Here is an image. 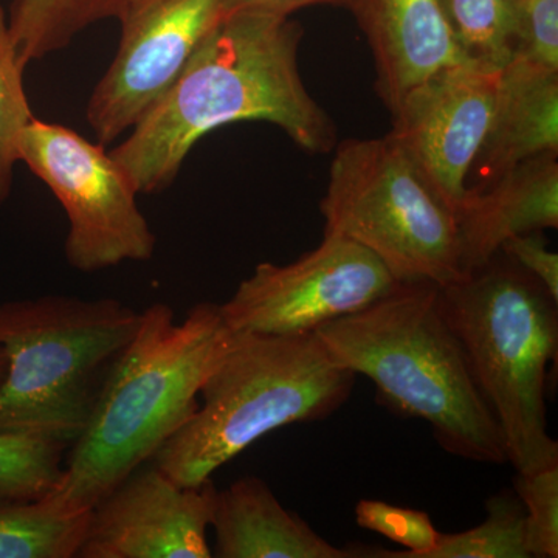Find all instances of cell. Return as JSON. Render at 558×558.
I'll use <instances>...</instances> for the list:
<instances>
[{"label":"cell","instance_id":"cell-26","mask_svg":"<svg viewBox=\"0 0 558 558\" xmlns=\"http://www.w3.org/2000/svg\"><path fill=\"white\" fill-rule=\"evenodd\" d=\"M501 252L538 279L549 295L558 301V255L550 252L542 231L510 238L502 244Z\"/></svg>","mask_w":558,"mask_h":558},{"label":"cell","instance_id":"cell-23","mask_svg":"<svg viewBox=\"0 0 558 558\" xmlns=\"http://www.w3.org/2000/svg\"><path fill=\"white\" fill-rule=\"evenodd\" d=\"M360 527L376 532L381 537L402 545L407 550H360V557L369 558H425L438 546L440 532L427 512L399 508L379 499H362L355 508Z\"/></svg>","mask_w":558,"mask_h":558},{"label":"cell","instance_id":"cell-28","mask_svg":"<svg viewBox=\"0 0 558 558\" xmlns=\"http://www.w3.org/2000/svg\"><path fill=\"white\" fill-rule=\"evenodd\" d=\"M7 374V355L3 349L0 348V385H2L3 377Z\"/></svg>","mask_w":558,"mask_h":558},{"label":"cell","instance_id":"cell-12","mask_svg":"<svg viewBox=\"0 0 558 558\" xmlns=\"http://www.w3.org/2000/svg\"><path fill=\"white\" fill-rule=\"evenodd\" d=\"M216 488L175 483L146 462L90 509L80 558H209Z\"/></svg>","mask_w":558,"mask_h":558},{"label":"cell","instance_id":"cell-8","mask_svg":"<svg viewBox=\"0 0 558 558\" xmlns=\"http://www.w3.org/2000/svg\"><path fill=\"white\" fill-rule=\"evenodd\" d=\"M20 161L38 175L68 213L65 259L80 271L148 260L156 234L140 211L137 191L101 143L57 123L33 119L22 131Z\"/></svg>","mask_w":558,"mask_h":558},{"label":"cell","instance_id":"cell-24","mask_svg":"<svg viewBox=\"0 0 558 558\" xmlns=\"http://www.w3.org/2000/svg\"><path fill=\"white\" fill-rule=\"evenodd\" d=\"M513 492L526 510L531 558L558 557V464L513 480Z\"/></svg>","mask_w":558,"mask_h":558},{"label":"cell","instance_id":"cell-10","mask_svg":"<svg viewBox=\"0 0 558 558\" xmlns=\"http://www.w3.org/2000/svg\"><path fill=\"white\" fill-rule=\"evenodd\" d=\"M226 17V0H126L116 58L87 105L102 146L131 131L161 100L209 33Z\"/></svg>","mask_w":558,"mask_h":558},{"label":"cell","instance_id":"cell-18","mask_svg":"<svg viewBox=\"0 0 558 558\" xmlns=\"http://www.w3.org/2000/svg\"><path fill=\"white\" fill-rule=\"evenodd\" d=\"M126 0H14L9 31L17 57L32 61L57 53L90 25L119 20Z\"/></svg>","mask_w":558,"mask_h":558},{"label":"cell","instance_id":"cell-22","mask_svg":"<svg viewBox=\"0 0 558 558\" xmlns=\"http://www.w3.org/2000/svg\"><path fill=\"white\" fill-rule=\"evenodd\" d=\"M24 70L10 36L9 17L0 9V205L13 186L22 131L35 119L24 89Z\"/></svg>","mask_w":558,"mask_h":558},{"label":"cell","instance_id":"cell-11","mask_svg":"<svg viewBox=\"0 0 558 558\" xmlns=\"http://www.w3.org/2000/svg\"><path fill=\"white\" fill-rule=\"evenodd\" d=\"M501 70L472 61L447 65L411 87L389 110V137L409 154L457 218L490 131Z\"/></svg>","mask_w":558,"mask_h":558},{"label":"cell","instance_id":"cell-5","mask_svg":"<svg viewBox=\"0 0 558 558\" xmlns=\"http://www.w3.org/2000/svg\"><path fill=\"white\" fill-rule=\"evenodd\" d=\"M440 292L508 462L521 475L558 464L545 402L558 352V301L505 252Z\"/></svg>","mask_w":558,"mask_h":558},{"label":"cell","instance_id":"cell-16","mask_svg":"<svg viewBox=\"0 0 558 558\" xmlns=\"http://www.w3.org/2000/svg\"><path fill=\"white\" fill-rule=\"evenodd\" d=\"M218 558H359L337 548L275 497L266 481L244 476L216 492L211 524Z\"/></svg>","mask_w":558,"mask_h":558},{"label":"cell","instance_id":"cell-25","mask_svg":"<svg viewBox=\"0 0 558 558\" xmlns=\"http://www.w3.org/2000/svg\"><path fill=\"white\" fill-rule=\"evenodd\" d=\"M513 58L558 70V0H515Z\"/></svg>","mask_w":558,"mask_h":558},{"label":"cell","instance_id":"cell-21","mask_svg":"<svg viewBox=\"0 0 558 558\" xmlns=\"http://www.w3.org/2000/svg\"><path fill=\"white\" fill-rule=\"evenodd\" d=\"M69 447L40 436L0 433V499L50 494L64 472Z\"/></svg>","mask_w":558,"mask_h":558},{"label":"cell","instance_id":"cell-27","mask_svg":"<svg viewBox=\"0 0 558 558\" xmlns=\"http://www.w3.org/2000/svg\"><path fill=\"white\" fill-rule=\"evenodd\" d=\"M318 5L344 7V0H226V16L255 13L290 17L296 11Z\"/></svg>","mask_w":558,"mask_h":558},{"label":"cell","instance_id":"cell-20","mask_svg":"<svg viewBox=\"0 0 558 558\" xmlns=\"http://www.w3.org/2000/svg\"><path fill=\"white\" fill-rule=\"evenodd\" d=\"M486 520L459 534H440L425 558H531L526 510L513 490H501L486 502Z\"/></svg>","mask_w":558,"mask_h":558},{"label":"cell","instance_id":"cell-13","mask_svg":"<svg viewBox=\"0 0 558 558\" xmlns=\"http://www.w3.org/2000/svg\"><path fill=\"white\" fill-rule=\"evenodd\" d=\"M368 40L377 94L388 110L436 70L469 61L447 27L438 0H344Z\"/></svg>","mask_w":558,"mask_h":558},{"label":"cell","instance_id":"cell-14","mask_svg":"<svg viewBox=\"0 0 558 558\" xmlns=\"http://www.w3.org/2000/svg\"><path fill=\"white\" fill-rule=\"evenodd\" d=\"M557 156L535 157L490 185L470 190L458 216L465 277L501 252L510 238L557 229Z\"/></svg>","mask_w":558,"mask_h":558},{"label":"cell","instance_id":"cell-2","mask_svg":"<svg viewBox=\"0 0 558 558\" xmlns=\"http://www.w3.org/2000/svg\"><path fill=\"white\" fill-rule=\"evenodd\" d=\"M233 333L220 304H196L180 323L168 304L146 307L50 494L65 508L90 510L135 469L153 461L199 410L197 396Z\"/></svg>","mask_w":558,"mask_h":558},{"label":"cell","instance_id":"cell-6","mask_svg":"<svg viewBox=\"0 0 558 558\" xmlns=\"http://www.w3.org/2000/svg\"><path fill=\"white\" fill-rule=\"evenodd\" d=\"M142 312L116 299L46 295L0 304V433L72 447Z\"/></svg>","mask_w":558,"mask_h":558},{"label":"cell","instance_id":"cell-17","mask_svg":"<svg viewBox=\"0 0 558 558\" xmlns=\"http://www.w3.org/2000/svg\"><path fill=\"white\" fill-rule=\"evenodd\" d=\"M90 510H72L51 494L0 499V558L78 557Z\"/></svg>","mask_w":558,"mask_h":558},{"label":"cell","instance_id":"cell-19","mask_svg":"<svg viewBox=\"0 0 558 558\" xmlns=\"http://www.w3.org/2000/svg\"><path fill=\"white\" fill-rule=\"evenodd\" d=\"M447 27L469 61L502 69L512 61L515 0H438Z\"/></svg>","mask_w":558,"mask_h":558},{"label":"cell","instance_id":"cell-9","mask_svg":"<svg viewBox=\"0 0 558 558\" xmlns=\"http://www.w3.org/2000/svg\"><path fill=\"white\" fill-rule=\"evenodd\" d=\"M399 284L369 250L325 233L293 263L259 264L220 311L236 332L303 336L365 310Z\"/></svg>","mask_w":558,"mask_h":558},{"label":"cell","instance_id":"cell-1","mask_svg":"<svg viewBox=\"0 0 558 558\" xmlns=\"http://www.w3.org/2000/svg\"><path fill=\"white\" fill-rule=\"evenodd\" d=\"M303 35L290 17H223L171 89L110 153L135 191L170 189L202 137L240 121L275 124L310 154L336 148V124L300 75Z\"/></svg>","mask_w":558,"mask_h":558},{"label":"cell","instance_id":"cell-4","mask_svg":"<svg viewBox=\"0 0 558 558\" xmlns=\"http://www.w3.org/2000/svg\"><path fill=\"white\" fill-rule=\"evenodd\" d=\"M355 377L317 333L234 330L201 389L199 410L153 462L175 483L199 486L275 429L332 416L351 396Z\"/></svg>","mask_w":558,"mask_h":558},{"label":"cell","instance_id":"cell-7","mask_svg":"<svg viewBox=\"0 0 558 558\" xmlns=\"http://www.w3.org/2000/svg\"><path fill=\"white\" fill-rule=\"evenodd\" d=\"M319 208L325 233L369 250L399 282L465 278L457 215L389 135L337 146Z\"/></svg>","mask_w":558,"mask_h":558},{"label":"cell","instance_id":"cell-3","mask_svg":"<svg viewBox=\"0 0 558 558\" xmlns=\"http://www.w3.org/2000/svg\"><path fill=\"white\" fill-rule=\"evenodd\" d=\"M317 337L339 365L365 376L377 400L422 418L454 457L506 464L505 440L432 282H400L365 310L330 322Z\"/></svg>","mask_w":558,"mask_h":558},{"label":"cell","instance_id":"cell-15","mask_svg":"<svg viewBox=\"0 0 558 558\" xmlns=\"http://www.w3.org/2000/svg\"><path fill=\"white\" fill-rule=\"evenodd\" d=\"M546 154H558V70L513 58L501 70L497 105L473 170L480 190Z\"/></svg>","mask_w":558,"mask_h":558}]
</instances>
